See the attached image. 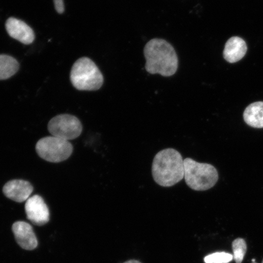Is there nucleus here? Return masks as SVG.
Instances as JSON below:
<instances>
[{
    "instance_id": "obj_1",
    "label": "nucleus",
    "mask_w": 263,
    "mask_h": 263,
    "mask_svg": "<svg viewBox=\"0 0 263 263\" xmlns=\"http://www.w3.org/2000/svg\"><path fill=\"white\" fill-rule=\"evenodd\" d=\"M146 70L152 74L171 77L178 68V58L173 46L163 39H154L144 49Z\"/></svg>"
},
{
    "instance_id": "obj_2",
    "label": "nucleus",
    "mask_w": 263,
    "mask_h": 263,
    "mask_svg": "<svg viewBox=\"0 0 263 263\" xmlns=\"http://www.w3.org/2000/svg\"><path fill=\"white\" fill-rule=\"evenodd\" d=\"M179 151L167 148L159 151L153 160L154 181L163 187L175 185L184 178V162Z\"/></svg>"
},
{
    "instance_id": "obj_3",
    "label": "nucleus",
    "mask_w": 263,
    "mask_h": 263,
    "mask_svg": "<svg viewBox=\"0 0 263 263\" xmlns=\"http://www.w3.org/2000/svg\"><path fill=\"white\" fill-rule=\"evenodd\" d=\"M184 162V179L191 189L203 192L213 188L219 179L216 167L209 163L197 162L186 158Z\"/></svg>"
},
{
    "instance_id": "obj_4",
    "label": "nucleus",
    "mask_w": 263,
    "mask_h": 263,
    "mask_svg": "<svg viewBox=\"0 0 263 263\" xmlns=\"http://www.w3.org/2000/svg\"><path fill=\"white\" fill-rule=\"evenodd\" d=\"M70 80L79 90L95 91L103 84L101 72L90 59L82 58L75 62L72 67Z\"/></svg>"
},
{
    "instance_id": "obj_5",
    "label": "nucleus",
    "mask_w": 263,
    "mask_h": 263,
    "mask_svg": "<svg viewBox=\"0 0 263 263\" xmlns=\"http://www.w3.org/2000/svg\"><path fill=\"white\" fill-rule=\"evenodd\" d=\"M35 150L42 159L49 162L59 163L71 156L73 147L69 141L49 136L39 140L36 144Z\"/></svg>"
},
{
    "instance_id": "obj_6",
    "label": "nucleus",
    "mask_w": 263,
    "mask_h": 263,
    "mask_svg": "<svg viewBox=\"0 0 263 263\" xmlns=\"http://www.w3.org/2000/svg\"><path fill=\"white\" fill-rule=\"evenodd\" d=\"M48 129L52 136L69 141L80 136L82 126L77 117L63 114L52 118L48 123Z\"/></svg>"
},
{
    "instance_id": "obj_7",
    "label": "nucleus",
    "mask_w": 263,
    "mask_h": 263,
    "mask_svg": "<svg viewBox=\"0 0 263 263\" xmlns=\"http://www.w3.org/2000/svg\"><path fill=\"white\" fill-rule=\"evenodd\" d=\"M25 208L28 219L34 224L41 226L49 222V209L41 196L29 197L26 201Z\"/></svg>"
},
{
    "instance_id": "obj_8",
    "label": "nucleus",
    "mask_w": 263,
    "mask_h": 263,
    "mask_svg": "<svg viewBox=\"0 0 263 263\" xmlns=\"http://www.w3.org/2000/svg\"><path fill=\"white\" fill-rule=\"evenodd\" d=\"M33 190L32 185L28 181L16 179L6 183L3 192L8 198L16 202H23L30 197Z\"/></svg>"
},
{
    "instance_id": "obj_9",
    "label": "nucleus",
    "mask_w": 263,
    "mask_h": 263,
    "mask_svg": "<svg viewBox=\"0 0 263 263\" xmlns=\"http://www.w3.org/2000/svg\"><path fill=\"white\" fill-rule=\"evenodd\" d=\"M16 241L22 249L32 251L38 245L37 238L30 224L24 221L15 222L12 226Z\"/></svg>"
},
{
    "instance_id": "obj_10",
    "label": "nucleus",
    "mask_w": 263,
    "mask_h": 263,
    "mask_svg": "<svg viewBox=\"0 0 263 263\" xmlns=\"http://www.w3.org/2000/svg\"><path fill=\"white\" fill-rule=\"evenodd\" d=\"M6 30L10 36L22 43L31 44L34 41V32L24 22L15 18H9L6 24Z\"/></svg>"
},
{
    "instance_id": "obj_11",
    "label": "nucleus",
    "mask_w": 263,
    "mask_h": 263,
    "mask_svg": "<svg viewBox=\"0 0 263 263\" xmlns=\"http://www.w3.org/2000/svg\"><path fill=\"white\" fill-rule=\"evenodd\" d=\"M248 51L246 42L239 37L229 39L223 49V58L229 63H235L245 57Z\"/></svg>"
},
{
    "instance_id": "obj_12",
    "label": "nucleus",
    "mask_w": 263,
    "mask_h": 263,
    "mask_svg": "<svg viewBox=\"0 0 263 263\" xmlns=\"http://www.w3.org/2000/svg\"><path fill=\"white\" fill-rule=\"evenodd\" d=\"M243 118L249 126L263 128V102H255L249 105L243 114Z\"/></svg>"
},
{
    "instance_id": "obj_13",
    "label": "nucleus",
    "mask_w": 263,
    "mask_h": 263,
    "mask_svg": "<svg viewBox=\"0 0 263 263\" xmlns=\"http://www.w3.org/2000/svg\"><path fill=\"white\" fill-rule=\"evenodd\" d=\"M19 64L15 59L8 55H0V80H7L18 71Z\"/></svg>"
},
{
    "instance_id": "obj_14",
    "label": "nucleus",
    "mask_w": 263,
    "mask_h": 263,
    "mask_svg": "<svg viewBox=\"0 0 263 263\" xmlns=\"http://www.w3.org/2000/svg\"><path fill=\"white\" fill-rule=\"evenodd\" d=\"M233 258L236 263H241L244 259L247 252V245L245 240L237 238L232 242Z\"/></svg>"
},
{
    "instance_id": "obj_15",
    "label": "nucleus",
    "mask_w": 263,
    "mask_h": 263,
    "mask_svg": "<svg viewBox=\"0 0 263 263\" xmlns=\"http://www.w3.org/2000/svg\"><path fill=\"white\" fill-rule=\"evenodd\" d=\"M233 256L224 252L213 253L204 258L205 263H229L232 261Z\"/></svg>"
},
{
    "instance_id": "obj_16",
    "label": "nucleus",
    "mask_w": 263,
    "mask_h": 263,
    "mask_svg": "<svg viewBox=\"0 0 263 263\" xmlns=\"http://www.w3.org/2000/svg\"><path fill=\"white\" fill-rule=\"evenodd\" d=\"M55 8L59 14H62L64 12V0H54Z\"/></svg>"
},
{
    "instance_id": "obj_17",
    "label": "nucleus",
    "mask_w": 263,
    "mask_h": 263,
    "mask_svg": "<svg viewBox=\"0 0 263 263\" xmlns=\"http://www.w3.org/2000/svg\"><path fill=\"white\" fill-rule=\"evenodd\" d=\"M124 263H141L139 261L137 260H134V259H132V260H129L126 262H124Z\"/></svg>"
},
{
    "instance_id": "obj_18",
    "label": "nucleus",
    "mask_w": 263,
    "mask_h": 263,
    "mask_svg": "<svg viewBox=\"0 0 263 263\" xmlns=\"http://www.w3.org/2000/svg\"><path fill=\"white\" fill-rule=\"evenodd\" d=\"M262 263H263V259H262Z\"/></svg>"
},
{
    "instance_id": "obj_19",
    "label": "nucleus",
    "mask_w": 263,
    "mask_h": 263,
    "mask_svg": "<svg viewBox=\"0 0 263 263\" xmlns=\"http://www.w3.org/2000/svg\"><path fill=\"white\" fill-rule=\"evenodd\" d=\"M252 263H256V262H252Z\"/></svg>"
}]
</instances>
